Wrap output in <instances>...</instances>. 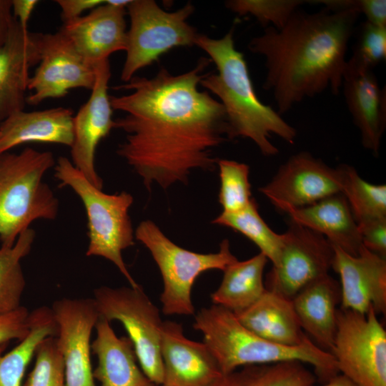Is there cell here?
Segmentation results:
<instances>
[{
  "label": "cell",
  "instance_id": "24",
  "mask_svg": "<svg viewBox=\"0 0 386 386\" xmlns=\"http://www.w3.org/2000/svg\"><path fill=\"white\" fill-rule=\"evenodd\" d=\"M340 301V284L329 274L309 284L292 300L302 329L329 352L333 345L337 305Z\"/></svg>",
  "mask_w": 386,
  "mask_h": 386
},
{
  "label": "cell",
  "instance_id": "39",
  "mask_svg": "<svg viewBox=\"0 0 386 386\" xmlns=\"http://www.w3.org/2000/svg\"><path fill=\"white\" fill-rule=\"evenodd\" d=\"M357 11L373 24L386 26L385 0H358Z\"/></svg>",
  "mask_w": 386,
  "mask_h": 386
},
{
  "label": "cell",
  "instance_id": "15",
  "mask_svg": "<svg viewBox=\"0 0 386 386\" xmlns=\"http://www.w3.org/2000/svg\"><path fill=\"white\" fill-rule=\"evenodd\" d=\"M95 71L90 97L74 117L71 162L91 184L102 189L103 181L95 167V154L100 141L114 129L113 109L108 94L111 76L109 59L96 64Z\"/></svg>",
  "mask_w": 386,
  "mask_h": 386
},
{
  "label": "cell",
  "instance_id": "40",
  "mask_svg": "<svg viewBox=\"0 0 386 386\" xmlns=\"http://www.w3.org/2000/svg\"><path fill=\"white\" fill-rule=\"evenodd\" d=\"M39 3L37 0H13L11 10L13 16L20 26L27 29V24L35 6Z\"/></svg>",
  "mask_w": 386,
  "mask_h": 386
},
{
  "label": "cell",
  "instance_id": "6",
  "mask_svg": "<svg viewBox=\"0 0 386 386\" xmlns=\"http://www.w3.org/2000/svg\"><path fill=\"white\" fill-rule=\"evenodd\" d=\"M59 187H69L81 200L87 217L88 257L97 256L112 262L130 286L139 285L129 272L122 252L134 245V232L129 210L133 197L127 192L112 194L91 184L71 160L60 157L54 166Z\"/></svg>",
  "mask_w": 386,
  "mask_h": 386
},
{
  "label": "cell",
  "instance_id": "14",
  "mask_svg": "<svg viewBox=\"0 0 386 386\" xmlns=\"http://www.w3.org/2000/svg\"><path fill=\"white\" fill-rule=\"evenodd\" d=\"M64 365L66 386H95L91 335L99 317L93 298H62L51 307Z\"/></svg>",
  "mask_w": 386,
  "mask_h": 386
},
{
  "label": "cell",
  "instance_id": "5",
  "mask_svg": "<svg viewBox=\"0 0 386 386\" xmlns=\"http://www.w3.org/2000/svg\"><path fill=\"white\" fill-rule=\"evenodd\" d=\"M56 162L51 152L25 148L0 154V241L12 247L36 219H56L59 200L43 182Z\"/></svg>",
  "mask_w": 386,
  "mask_h": 386
},
{
  "label": "cell",
  "instance_id": "4",
  "mask_svg": "<svg viewBox=\"0 0 386 386\" xmlns=\"http://www.w3.org/2000/svg\"><path fill=\"white\" fill-rule=\"evenodd\" d=\"M193 327L202 334L222 374L249 365L294 360L312 365L316 377L325 383L340 373L334 356L309 337L295 347L273 343L249 330L234 312L219 305L201 309Z\"/></svg>",
  "mask_w": 386,
  "mask_h": 386
},
{
  "label": "cell",
  "instance_id": "27",
  "mask_svg": "<svg viewBox=\"0 0 386 386\" xmlns=\"http://www.w3.org/2000/svg\"><path fill=\"white\" fill-rule=\"evenodd\" d=\"M30 330L27 336L7 353V343L0 345V386H22L25 371L44 338L57 335V325L51 308L38 307L29 313Z\"/></svg>",
  "mask_w": 386,
  "mask_h": 386
},
{
  "label": "cell",
  "instance_id": "29",
  "mask_svg": "<svg viewBox=\"0 0 386 386\" xmlns=\"http://www.w3.org/2000/svg\"><path fill=\"white\" fill-rule=\"evenodd\" d=\"M35 232L29 228L10 247L0 248V314L20 307L26 287L21 261L31 249Z\"/></svg>",
  "mask_w": 386,
  "mask_h": 386
},
{
  "label": "cell",
  "instance_id": "19",
  "mask_svg": "<svg viewBox=\"0 0 386 386\" xmlns=\"http://www.w3.org/2000/svg\"><path fill=\"white\" fill-rule=\"evenodd\" d=\"M126 6L107 3L85 16L64 23L59 29L89 63L96 65L119 51H126Z\"/></svg>",
  "mask_w": 386,
  "mask_h": 386
},
{
  "label": "cell",
  "instance_id": "35",
  "mask_svg": "<svg viewBox=\"0 0 386 386\" xmlns=\"http://www.w3.org/2000/svg\"><path fill=\"white\" fill-rule=\"evenodd\" d=\"M374 68L386 59V26L365 21L361 25L357 44L354 51Z\"/></svg>",
  "mask_w": 386,
  "mask_h": 386
},
{
  "label": "cell",
  "instance_id": "25",
  "mask_svg": "<svg viewBox=\"0 0 386 386\" xmlns=\"http://www.w3.org/2000/svg\"><path fill=\"white\" fill-rule=\"evenodd\" d=\"M234 315L249 330L277 345L299 346L308 338L292 300L267 290L253 305Z\"/></svg>",
  "mask_w": 386,
  "mask_h": 386
},
{
  "label": "cell",
  "instance_id": "43",
  "mask_svg": "<svg viewBox=\"0 0 386 386\" xmlns=\"http://www.w3.org/2000/svg\"><path fill=\"white\" fill-rule=\"evenodd\" d=\"M158 386H169V385H165V384H162V385H158Z\"/></svg>",
  "mask_w": 386,
  "mask_h": 386
},
{
  "label": "cell",
  "instance_id": "38",
  "mask_svg": "<svg viewBox=\"0 0 386 386\" xmlns=\"http://www.w3.org/2000/svg\"><path fill=\"white\" fill-rule=\"evenodd\" d=\"M61 8V16L64 21L68 22L80 16L84 11L106 3L105 0H56Z\"/></svg>",
  "mask_w": 386,
  "mask_h": 386
},
{
  "label": "cell",
  "instance_id": "30",
  "mask_svg": "<svg viewBox=\"0 0 386 386\" xmlns=\"http://www.w3.org/2000/svg\"><path fill=\"white\" fill-rule=\"evenodd\" d=\"M341 193L345 197L357 224L386 218V185L363 179L350 165H339Z\"/></svg>",
  "mask_w": 386,
  "mask_h": 386
},
{
  "label": "cell",
  "instance_id": "7",
  "mask_svg": "<svg viewBox=\"0 0 386 386\" xmlns=\"http://www.w3.org/2000/svg\"><path fill=\"white\" fill-rule=\"evenodd\" d=\"M134 237L149 249L159 269L163 280L160 300L166 315H194L191 292L197 278L208 270L223 271L237 260L227 239L217 252H194L174 243L151 220L141 222Z\"/></svg>",
  "mask_w": 386,
  "mask_h": 386
},
{
  "label": "cell",
  "instance_id": "12",
  "mask_svg": "<svg viewBox=\"0 0 386 386\" xmlns=\"http://www.w3.org/2000/svg\"><path fill=\"white\" fill-rule=\"evenodd\" d=\"M40 60L29 78L26 103L37 105L48 98H60L76 88L91 90L95 82V65L77 51L59 30L54 34H39Z\"/></svg>",
  "mask_w": 386,
  "mask_h": 386
},
{
  "label": "cell",
  "instance_id": "23",
  "mask_svg": "<svg viewBox=\"0 0 386 386\" xmlns=\"http://www.w3.org/2000/svg\"><path fill=\"white\" fill-rule=\"evenodd\" d=\"M286 213L292 222L322 234L333 246L352 256H357L363 247L357 224L342 193Z\"/></svg>",
  "mask_w": 386,
  "mask_h": 386
},
{
  "label": "cell",
  "instance_id": "8",
  "mask_svg": "<svg viewBox=\"0 0 386 386\" xmlns=\"http://www.w3.org/2000/svg\"><path fill=\"white\" fill-rule=\"evenodd\" d=\"M130 18L127 56L121 74L124 83L135 73L177 46H192L199 35L187 19L194 12L191 3L167 12L153 0H131L126 8Z\"/></svg>",
  "mask_w": 386,
  "mask_h": 386
},
{
  "label": "cell",
  "instance_id": "22",
  "mask_svg": "<svg viewBox=\"0 0 386 386\" xmlns=\"http://www.w3.org/2000/svg\"><path fill=\"white\" fill-rule=\"evenodd\" d=\"M74 115L67 108L14 112L0 122V154L29 142L71 147Z\"/></svg>",
  "mask_w": 386,
  "mask_h": 386
},
{
  "label": "cell",
  "instance_id": "42",
  "mask_svg": "<svg viewBox=\"0 0 386 386\" xmlns=\"http://www.w3.org/2000/svg\"><path fill=\"white\" fill-rule=\"evenodd\" d=\"M322 386H359L351 379L342 374H338L330 378Z\"/></svg>",
  "mask_w": 386,
  "mask_h": 386
},
{
  "label": "cell",
  "instance_id": "21",
  "mask_svg": "<svg viewBox=\"0 0 386 386\" xmlns=\"http://www.w3.org/2000/svg\"><path fill=\"white\" fill-rule=\"evenodd\" d=\"M94 328L96 335L91 349L97 357L98 365L93 376L100 386H157L138 365L129 337H118L110 322L100 317Z\"/></svg>",
  "mask_w": 386,
  "mask_h": 386
},
{
  "label": "cell",
  "instance_id": "34",
  "mask_svg": "<svg viewBox=\"0 0 386 386\" xmlns=\"http://www.w3.org/2000/svg\"><path fill=\"white\" fill-rule=\"evenodd\" d=\"M34 355L33 370L24 386H66L64 360L56 336L42 340Z\"/></svg>",
  "mask_w": 386,
  "mask_h": 386
},
{
  "label": "cell",
  "instance_id": "37",
  "mask_svg": "<svg viewBox=\"0 0 386 386\" xmlns=\"http://www.w3.org/2000/svg\"><path fill=\"white\" fill-rule=\"evenodd\" d=\"M363 246L385 257L386 218L370 220L357 224Z\"/></svg>",
  "mask_w": 386,
  "mask_h": 386
},
{
  "label": "cell",
  "instance_id": "33",
  "mask_svg": "<svg viewBox=\"0 0 386 386\" xmlns=\"http://www.w3.org/2000/svg\"><path fill=\"white\" fill-rule=\"evenodd\" d=\"M305 2L301 0H230L225 5L239 16H253L265 28L281 29Z\"/></svg>",
  "mask_w": 386,
  "mask_h": 386
},
{
  "label": "cell",
  "instance_id": "32",
  "mask_svg": "<svg viewBox=\"0 0 386 386\" xmlns=\"http://www.w3.org/2000/svg\"><path fill=\"white\" fill-rule=\"evenodd\" d=\"M220 178L219 202L224 212H234L246 207L251 202L249 168L244 163L234 160L217 162Z\"/></svg>",
  "mask_w": 386,
  "mask_h": 386
},
{
  "label": "cell",
  "instance_id": "2",
  "mask_svg": "<svg viewBox=\"0 0 386 386\" xmlns=\"http://www.w3.org/2000/svg\"><path fill=\"white\" fill-rule=\"evenodd\" d=\"M360 14L326 7L313 13L296 10L281 29L268 26L248 49L265 59V90L279 114L330 88L341 89L346 53Z\"/></svg>",
  "mask_w": 386,
  "mask_h": 386
},
{
  "label": "cell",
  "instance_id": "20",
  "mask_svg": "<svg viewBox=\"0 0 386 386\" xmlns=\"http://www.w3.org/2000/svg\"><path fill=\"white\" fill-rule=\"evenodd\" d=\"M39 60V34L23 29L14 19L7 39L0 46V122L24 109L29 69Z\"/></svg>",
  "mask_w": 386,
  "mask_h": 386
},
{
  "label": "cell",
  "instance_id": "26",
  "mask_svg": "<svg viewBox=\"0 0 386 386\" xmlns=\"http://www.w3.org/2000/svg\"><path fill=\"white\" fill-rule=\"evenodd\" d=\"M267 258L259 252L244 261H235L224 270L219 287L211 295L213 305L234 313L253 305L266 291L263 272Z\"/></svg>",
  "mask_w": 386,
  "mask_h": 386
},
{
  "label": "cell",
  "instance_id": "16",
  "mask_svg": "<svg viewBox=\"0 0 386 386\" xmlns=\"http://www.w3.org/2000/svg\"><path fill=\"white\" fill-rule=\"evenodd\" d=\"M341 89L363 147L377 156L386 126L385 89H380L373 68L355 51L347 60Z\"/></svg>",
  "mask_w": 386,
  "mask_h": 386
},
{
  "label": "cell",
  "instance_id": "31",
  "mask_svg": "<svg viewBox=\"0 0 386 386\" xmlns=\"http://www.w3.org/2000/svg\"><path fill=\"white\" fill-rule=\"evenodd\" d=\"M212 223L242 234L259 247L272 265L277 264L282 245V234L276 233L267 224L259 213L254 199L239 211L222 212Z\"/></svg>",
  "mask_w": 386,
  "mask_h": 386
},
{
  "label": "cell",
  "instance_id": "28",
  "mask_svg": "<svg viewBox=\"0 0 386 386\" xmlns=\"http://www.w3.org/2000/svg\"><path fill=\"white\" fill-rule=\"evenodd\" d=\"M316 376L300 361L249 365L222 374L212 386H313Z\"/></svg>",
  "mask_w": 386,
  "mask_h": 386
},
{
  "label": "cell",
  "instance_id": "11",
  "mask_svg": "<svg viewBox=\"0 0 386 386\" xmlns=\"http://www.w3.org/2000/svg\"><path fill=\"white\" fill-rule=\"evenodd\" d=\"M278 261L267 274L264 286L284 298H292L332 268L333 245L321 234L290 222L282 234Z\"/></svg>",
  "mask_w": 386,
  "mask_h": 386
},
{
  "label": "cell",
  "instance_id": "10",
  "mask_svg": "<svg viewBox=\"0 0 386 386\" xmlns=\"http://www.w3.org/2000/svg\"><path fill=\"white\" fill-rule=\"evenodd\" d=\"M330 353L337 368L359 386H386V332L372 308H340Z\"/></svg>",
  "mask_w": 386,
  "mask_h": 386
},
{
  "label": "cell",
  "instance_id": "18",
  "mask_svg": "<svg viewBox=\"0 0 386 386\" xmlns=\"http://www.w3.org/2000/svg\"><path fill=\"white\" fill-rule=\"evenodd\" d=\"M161 355L162 384L169 386H212L222 375L206 344L187 338L173 321L163 322Z\"/></svg>",
  "mask_w": 386,
  "mask_h": 386
},
{
  "label": "cell",
  "instance_id": "17",
  "mask_svg": "<svg viewBox=\"0 0 386 386\" xmlns=\"http://www.w3.org/2000/svg\"><path fill=\"white\" fill-rule=\"evenodd\" d=\"M334 247L332 269L340 277L341 308L367 314L386 311V260L364 246L357 256Z\"/></svg>",
  "mask_w": 386,
  "mask_h": 386
},
{
  "label": "cell",
  "instance_id": "1",
  "mask_svg": "<svg viewBox=\"0 0 386 386\" xmlns=\"http://www.w3.org/2000/svg\"><path fill=\"white\" fill-rule=\"evenodd\" d=\"M210 62L202 57L179 75L162 68L152 78L134 76L115 87L130 94L110 96L112 109L125 113L114 120V129L126 133L117 153L149 190L154 184L164 189L187 184L193 169L213 170L214 149L229 140L223 105L198 89Z\"/></svg>",
  "mask_w": 386,
  "mask_h": 386
},
{
  "label": "cell",
  "instance_id": "9",
  "mask_svg": "<svg viewBox=\"0 0 386 386\" xmlns=\"http://www.w3.org/2000/svg\"><path fill=\"white\" fill-rule=\"evenodd\" d=\"M99 315L109 322L119 321L132 340L139 364L156 385L164 381L161 355L163 322L157 307L139 284L136 287H100L94 291Z\"/></svg>",
  "mask_w": 386,
  "mask_h": 386
},
{
  "label": "cell",
  "instance_id": "36",
  "mask_svg": "<svg viewBox=\"0 0 386 386\" xmlns=\"http://www.w3.org/2000/svg\"><path fill=\"white\" fill-rule=\"evenodd\" d=\"M29 330V312L25 307L0 314V345L12 340L21 341L27 336Z\"/></svg>",
  "mask_w": 386,
  "mask_h": 386
},
{
  "label": "cell",
  "instance_id": "3",
  "mask_svg": "<svg viewBox=\"0 0 386 386\" xmlns=\"http://www.w3.org/2000/svg\"><path fill=\"white\" fill-rule=\"evenodd\" d=\"M195 45L216 65L217 72L205 74L199 84L215 94L223 105L229 124V139L248 138L267 157L279 152L270 142L272 134L293 144L295 129L257 97L244 55L235 48L234 29L216 39L199 34Z\"/></svg>",
  "mask_w": 386,
  "mask_h": 386
},
{
  "label": "cell",
  "instance_id": "13",
  "mask_svg": "<svg viewBox=\"0 0 386 386\" xmlns=\"http://www.w3.org/2000/svg\"><path fill=\"white\" fill-rule=\"evenodd\" d=\"M340 167L332 168L308 152H300L283 163L273 178L259 191L279 210L314 204L341 193Z\"/></svg>",
  "mask_w": 386,
  "mask_h": 386
},
{
  "label": "cell",
  "instance_id": "41",
  "mask_svg": "<svg viewBox=\"0 0 386 386\" xmlns=\"http://www.w3.org/2000/svg\"><path fill=\"white\" fill-rule=\"evenodd\" d=\"M14 19L11 14V1L0 0V46L7 39Z\"/></svg>",
  "mask_w": 386,
  "mask_h": 386
}]
</instances>
